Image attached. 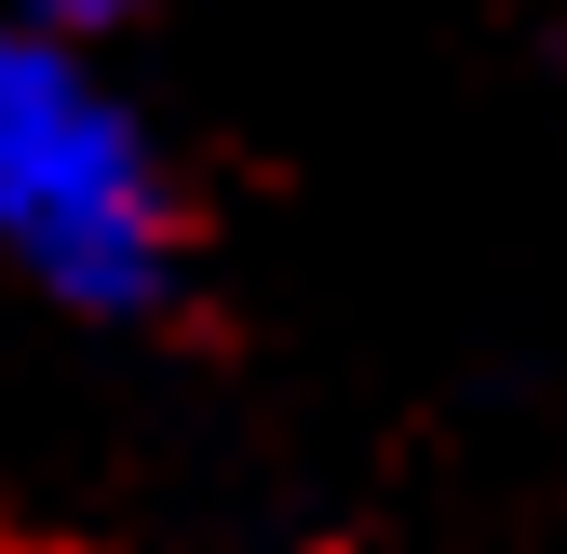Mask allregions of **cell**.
I'll use <instances>...</instances> for the list:
<instances>
[{
  "label": "cell",
  "mask_w": 567,
  "mask_h": 554,
  "mask_svg": "<svg viewBox=\"0 0 567 554\" xmlns=\"http://www.w3.org/2000/svg\"><path fill=\"white\" fill-rule=\"evenodd\" d=\"M0 270L68 325H150L189 285V189L109 41L0 14Z\"/></svg>",
  "instance_id": "cell-1"
},
{
  "label": "cell",
  "mask_w": 567,
  "mask_h": 554,
  "mask_svg": "<svg viewBox=\"0 0 567 554\" xmlns=\"http://www.w3.org/2000/svg\"><path fill=\"white\" fill-rule=\"evenodd\" d=\"M14 14H28V28H68V41H122L150 0H14Z\"/></svg>",
  "instance_id": "cell-2"
}]
</instances>
